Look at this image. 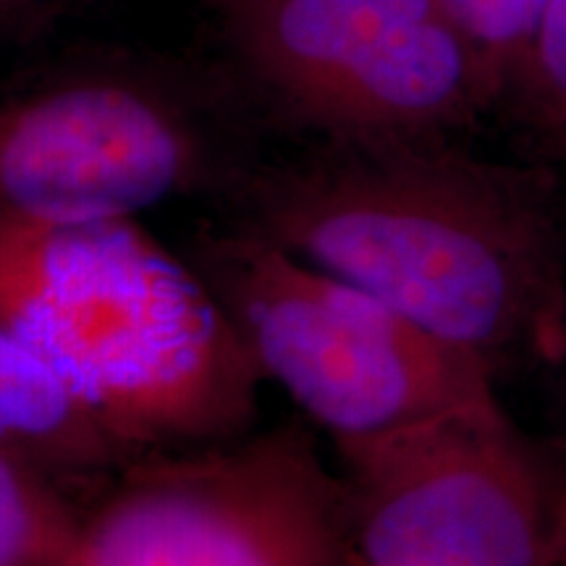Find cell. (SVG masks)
<instances>
[{"label": "cell", "mask_w": 566, "mask_h": 566, "mask_svg": "<svg viewBox=\"0 0 566 566\" xmlns=\"http://www.w3.org/2000/svg\"><path fill=\"white\" fill-rule=\"evenodd\" d=\"M252 226L499 378L566 363V221L543 171L449 139L334 145L258 176Z\"/></svg>", "instance_id": "cell-1"}, {"label": "cell", "mask_w": 566, "mask_h": 566, "mask_svg": "<svg viewBox=\"0 0 566 566\" xmlns=\"http://www.w3.org/2000/svg\"><path fill=\"white\" fill-rule=\"evenodd\" d=\"M0 325L147 451L237 438L263 380L205 275L137 218L0 216Z\"/></svg>", "instance_id": "cell-2"}, {"label": "cell", "mask_w": 566, "mask_h": 566, "mask_svg": "<svg viewBox=\"0 0 566 566\" xmlns=\"http://www.w3.org/2000/svg\"><path fill=\"white\" fill-rule=\"evenodd\" d=\"M200 273L263 380L336 449L499 399L495 375L475 359L260 231L212 239Z\"/></svg>", "instance_id": "cell-3"}, {"label": "cell", "mask_w": 566, "mask_h": 566, "mask_svg": "<svg viewBox=\"0 0 566 566\" xmlns=\"http://www.w3.org/2000/svg\"><path fill=\"white\" fill-rule=\"evenodd\" d=\"M218 87L179 63L74 59L0 101V216L137 218L231 174Z\"/></svg>", "instance_id": "cell-4"}, {"label": "cell", "mask_w": 566, "mask_h": 566, "mask_svg": "<svg viewBox=\"0 0 566 566\" xmlns=\"http://www.w3.org/2000/svg\"><path fill=\"white\" fill-rule=\"evenodd\" d=\"M336 451L365 566L566 558V436L530 433L501 399Z\"/></svg>", "instance_id": "cell-5"}, {"label": "cell", "mask_w": 566, "mask_h": 566, "mask_svg": "<svg viewBox=\"0 0 566 566\" xmlns=\"http://www.w3.org/2000/svg\"><path fill=\"white\" fill-rule=\"evenodd\" d=\"M233 61L334 145L449 139L499 103L438 0H216Z\"/></svg>", "instance_id": "cell-6"}, {"label": "cell", "mask_w": 566, "mask_h": 566, "mask_svg": "<svg viewBox=\"0 0 566 566\" xmlns=\"http://www.w3.org/2000/svg\"><path fill=\"white\" fill-rule=\"evenodd\" d=\"M349 504L302 424L139 457L80 522L74 566H336Z\"/></svg>", "instance_id": "cell-7"}, {"label": "cell", "mask_w": 566, "mask_h": 566, "mask_svg": "<svg viewBox=\"0 0 566 566\" xmlns=\"http://www.w3.org/2000/svg\"><path fill=\"white\" fill-rule=\"evenodd\" d=\"M0 449L45 478H82L145 457L76 399L51 367L0 325Z\"/></svg>", "instance_id": "cell-8"}, {"label": "cell", "mask_w": 566, "mask_h": 566, "mask_svg": "<svg viewBox=\"0 0 566 566\" xmlns=\"http://www.w3.org/2000/svg\"><path fill=\"white\" fill-rule=\"evenodd\" d=\"M80 522L51 478L0 449V566H74Z\"/></svg>", "instance_id": "cell-9"}, {"label": "cell", "mask_w": 566, "mask_h": 566, "mask_svg": "<svg viewBox=\"0 0 566 566\" xmlns=\"http://www.w3.org/2000/svg\"><path fill=\"white\" fill-rule=\"evenodd\" d=\"M504 101L537 142L566 158V0H551Z\"/></svg>", "instance_id": "cell-10"}, {"label": "cell", "mask_w": 566, "mask_h": 566, "mask_svg": "<svg viewBox=\"0 0 566 566\" xmlns=\"http://www.w3.org/2000/svg\"><path fill=\"white\" fill-rule=\"evenodd\" d=\"M438 6L485 69L499 103L504 101L551 0H438Z\"/></svg>", "instance_id": "cell-11"}, {"label": "cell", "mask_w": 566, "mask_h": 566, "mask_svg": "<svg viewBox=\"0 0 566 566\" xmlns=\"http://www.w3.org/2000/svg\"><path fill=\"white\" fill-rule=\"evenodd\" d=\"M84 0H0V34L32 32Z\"/></svg>", "instance_id": "cell-12"}, {"label": "cell", "mask_w": 566, "mask_h": 566, "mask_svg": "<svg viewBox=\"0 0 566 566\" xmlns=\"http://www.w3.org/2000/svg\"><path fill=\"white\" fill-rule=\"evenodd\" d=\"M336 566H365L363 562H359V558H357V554H354V551H352V546H349V551H346V554H344V558H342V562H338Z\"/></svg>", "instance_id": "cell-13"}, {"label": "cell", "mask_w": 566, "mask_h": 566, "mask_svg": "<svg viewBox=\"0 0 566 566\" xmlns=\"http://www.w3.org/2000/svg\"><path fill=\"white\" fill-rule=\"evenodd\" d=\"M562 566H566V558H564V562H562Z\"/></svg>", "instance_id": "cell-14"}, {"label": "cell", "mask_w": 566, "mask_h": 566, "mask_svg": "<svg viewBox=\"0 0 566 566\" xmlns=\"http://www.w3.org/2000/svg\"><path fill=\"white\" fill-rule=\"evenodd\" d=\"M212 3H216V0H212Z\"/></svg>", "instance_id": "cell-15"}, {"label": "cell", "mask_w": 566, "mask_h": 566, "mask_svg": "<svg viewBox=\"0 0 566 566\" xmlns=\"http://www.w3.org/2000/svg\"><path fill=\"white\" fill-rule=\"evenodd\" d=\"M564 367H566V363H564Z\"/></svg>", "instance_id": "cell-16"}]
</instances>
